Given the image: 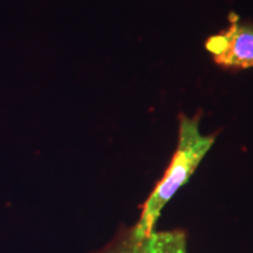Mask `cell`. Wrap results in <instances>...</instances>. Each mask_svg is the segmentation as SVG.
Listing matches in <instances>:
<instances>
[{"instance_id":"7a4b0ae2","label":"cell","mask_w":253,"mask_h":253,"mask_svg":"<svg viewBox=\"0 0 253 253\" xmlns=\"http://www.w3.org/2000/svg\"><path fill=\"white\" fill-rule=\"evenodd\" d=\"M230 23L229 28L209 38L205 48L224 68L253 67V25L242 23L235 14Z\"/></svg>"},{"instance_id":"3957f363","label":"cell","mask_w":253,"mask_h":253,"mask_svg":"<svg viewBox=\"0 0 253 253\" xmlns=\"http://www.w3.org/2000/svg\"><path fill=\"white\" fill-rule=\"evenodd\" d=\"M96 253H186V237L179 230L142 235L130 227Z\"/></svg>"},{"instance_id":"6da1fadb","label":"cell","mask_w":253,"mask_h":253,"mask_svg":"<svg viewBox=\"0 0 253 253\" xmlns=\"http://www.w3.org/2000/svg\"><path fill=\"white\" fill-rule=\"evenodd\" d=\"M214 135H203L199 130V118L182 115L177 149L167 171L144 202L141 216L132 226L136 232L149 235L168 202L189 181L208 151L214 143Z\"/></svg>"}]
</instances>
